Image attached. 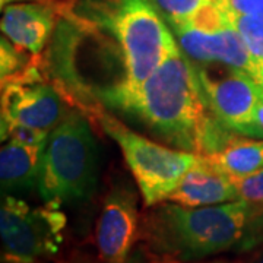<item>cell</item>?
<instances>
[{
    "label": "cell",
    "mask_w": 263,
    "mask_h": 263,
    "mask_svg": "<svg viewBox=\"0 0 263 263\" xmlns=\"http://www.w3.org/2000/svg\"><path fill=\"white\" fill-rule=\"evenodd\" d=\"M95 107L133 119L173 148L200 157L221 151L240 136L212 113L195 63L180 47L138 88L103 95Z\"/></svg>",
    "instance_id": "1"
},
{
    "label": "cell",
    "mask_w": 263,
    "mask_h": 263,
    "mask_svg": "<svg viewBox=\"0 0 263 263\" xmlns=\"http://www.w3.org/2000/svg\"><path fill=\"white\" fill-rule=\"evenodd\" d=\"M60 15L105 38L122 60V84L95 94L88 110L103 95L138 88L180 47L152 0H73L60 5Z\"/></svg>",
    "instance_id": "2"
},
{
    "label": "cell",
    "mask_w": 263,
    "mask_h": 263,
    "mask_svg": "<svg viewBox=\"0 0 263 263\" xmlns=\"http://www.w3.org/2000/svg\"><path fill=\"white\" fill-rule=\"evenodd\" d=\"M260 212L245 200L202 208L165 200L142 215L139 246L176 263L199 262L233 249L246 252Z\"/></svg>",
    "instance_id": "3"
},
{
    "label": "cell",
    "mask_w": 263,
    "mask_h": 263,
    "mask_svg": "<svg viewBox=\"0 0 263 263\" xmlns=\"http://www.w3.org/2000/svg\"><path fill=\"white\" fill-rule=\"evenodd\" d=\"M100 180V148L88 114L73 108L48 135L38 195L44 202L81 205L94 197Z\"/></svg>",
    "instance_id": "4"
},
{
    "label": "cell",
    "mask_w": 263,
    "mask_h": 263,
    "mask_svg": "<svg viewBox=\"0 0 263 263\" xmlns=\"http://www.w3.org/2000/svg\"><path fill=\"white\" fill-rule=\"evenodd\" d=\"M86 114L97 120L105 135L119 145L141 192L145 208L165 202L183 176L200 158V155L193 152L168 148L151 141L101 107L91 108Z\"/></svg>",
    "instance_id": "5"
},
{
    "label": "cell",
    "mask_w": 263,
    "mask_h": 263,
    "mask_svg": "<svg viewBox=\"0 0 263 263\" xmlns=\"http://www.w3.org/2000/svg\"><path fill=\"white\" fill-rule=\"evenodd\" d=\"M67 216L59 202L31 206L6 195L0 208L2 263H41L56 256L65 243Z\"/></svg>",
    "instance_id": "6"
},
{
    "label": "cell",
    "mask_w": 263,
    "mask_h": 263,
    "mask_svg": "<svg viewBox=\"0 0 263 263\" xmlns=\"http://www.w3.org/2000/svg\"><path fill=\"white\" fill-rule=\"evenodd\" d=\"M2 126L18 124L50 132L73 108L69 98L43 70L41 56L18 75L2 81Z\"/></svg>",
    "instance_id": "7"
},
{
    "label": "cell",
    "mask_w": 263,
    "mask_h": 263,
    "mask_svg": "<svg viewBox=\"0 0 263 263\" xmlns=\"http://www.w3.org/2000/svg\"><path fill=\"white\" fill-rule=\"evenodd\" d=\"M199 84L215 117L235 135L263 141L256 111L263 95L250 76L219 63L197 65Z\"/></svg>",
    "instance_id": "8"
},
{
    "label": "cell",
    "mask_w": 263,
    "mask_h": 263,
    "mask_svg": "<svg viewBox=\"0 0 263 263\" xmlns=\"http://www.w3.org/2000/svg\"><path fill=\"white\" fill-rule=\"evenodd\" d=\"M141 218L138 195L126 181H119L104 197L95 227V245L103 263H126L139 241Z\"/></svg>",
    "instance_id": "9"
},
{
    "label": "cell",
    "mask_w": 263,
    "mask_h": 263,
    "mask_svg": "<svg viewBox=\"0 0 263 263\" xmlns=\"http://www.w3.org/2000/svg\"><path fill=\"white\" fill-rule=\"evenodd\" d=\"M60 5L50 2H19L2 9V34L16 47L41 56L53 35Z\"/></svg>",
    "instance_id": "10"
},
{
    "label": "cell",
    "mask_w": 263,
    "mask_h": 263,
    "mask_svg": "<svg viewBox=\"0 0 263 263\" xmlns=\"http://www.w3.org/2000/svg\"><path fill=\"white\" fill-rule=\"evenodd\" d=\"M167 200L186 208H202L235 202L238 196L234 181L200 157Z\"/></svg>",
    "instance_id": "11"
},
{
    "label": "cell",
    "mask_w": 263,
    "mask_h": 263,
    "mask_svg": "<svg viewBox=\"0 0 263 263\" xmlns=\"http://www.w3.org/2000/svg\"><path fill=\"white\" fill-rule=\"evenodd\" d=\"M0 151L2 195L31 192L38 186L44 145H27L8 139Z\"/></svg>",
    "instance_id": "12"
},
{
    "label": "cell",
    "mask_w": 263,
    "mask_h": 263,
    "mask_svg": "<svg viewBox=\"0 0 263 263\" xmlns=\"http://www.w3.org/2000/svg\"><path fill=\"white\" fill-rule=\"evenodd\" d=\"M203 158L231 180L241 179L263 168V141L235 136L226 148Z\"/></svg>",
    "instance_id": "13"
},
{
    "label": "cell",
    "mask_w": 263,
    "mask_h": 263,
    "mask_svg": "<svg viewBox=\"0 0 263 263\" xmlns=\"http://www.w3.org/2000/svg\"><path fill=\"white\" fill-rule=\"evenodd\" d=\"M227 12H228V16L231 19L233 25L238 31V34L241 35L246 46L249 48V53L253 57L256 70H257L256 84L263 95V18L237 15L230 9H227Z\"/></svg>",
    "instance_id": "14"
},
{
    "label": "cell",
    "mask_w": 263,
    "mask_h": 263,
    "mask_svg": "<svg viewBox=\"0 0 263 263\" xmlns=\"http://www.w3.org/2000/svg\"><path fill=\"white\" fill-rule=\"evenodd\" d=\"M37 56L16 47L5 35L0 40V79L5 81L8 78L18 75L24 69H27L31 62Z\"/></svg>",
    "instance_id": "15"
},
{
    "label": "cell",
    "mask_w": 263,
    "mask_h": 263,
    "mask_svg": "<svg viewBox=\"0 0 263 263\" xmlns=\"http://www.w3.org/2000/svg\"><path fill=\"white\" fill-rule=\"evenodd\" d=\"M168 25L183 24L193 18L212 0H152Z\"/></svg>",
    "instance_id": "16"
},
{
    "label": "cell",
    "mask_w": 263,
    "mask_h": 263,
    "mask_svg": "<svg viewBox=\"0 0 263 263\" xmlns=\"http://www.w3.org/2000/svg\"><path fill=\"white\" fill-rule=\"evenodd\" d=\"M233 181L238 200H245L249 205L263 212V168Z\"/></svg>",
    "instance_id": "17"
},
{
    "label": "cell",
    "mask_w": 263,
    "mask_h": 263,
    "mask_svg": "<svg viewBox=\"0 0 263 263\" xmlns=\"http://www.w3.org/2000/svg\"><path fill=\"white\" fill-rule=\"evenodd\" d=\"M237 15L263 18V0H218Z\"/></svg>",
    "instance_id": "18"
},
{
    "label": "cell",
    "mask_w": 263,
    "mask_h": 263,
    "mask_svg": "<svg viewBox=\"0 0 263 263\" xmlns=\"http://www.w3.org/2000/svg\"><path fill=\"white\" fill-rule=\"evenodd\" d=\"M126 263H176L165 260V259H161L155 254L149 253L146 249H143L142 246H136L133 250H132L130 256L127 257Z\"/></svg>",
    "instance_id": "19"
},
{
    "label": "cell",
    "mask_w": 263,
    "mask_h": 263,
    "mask_svg": "<svg viewBox=\"0 0 263 263\" xmlns=\"http://www.w3.org/2000/svg\"><path fill=\"white\" fill-rule=\"evenodd\" d=\"M240 263H263V243L262 245L256 246L254 249H252L250 252H247L245 257L241 260H238Z\"/></svg>",
    "instance_id": "20"
},
{
    "label": "cell",
    "mask_w": 263,
    "mask_h": 263,
    "mask_svg": "<svg viewBox=\"0 0 263 263\" xmlns=\"http://www.w3.org/2000/svg\"><path fill=\"white\" fill-rule=\"evenodd\" d=\"M19 2H50V3H54L53 0H0L2 3V9L8 5H12V3H19Z\"/></svg>",
    "instance_id": "21"
},
{
    "label": "cell",
    "mask_w": 263,
    "mask_h": 263,
    "mask_svg": "<svg viewBox=\"0 0 263 263\" xmlns=\"http://www.w3.org/2000/svg\"><path fill=\"white\" fill-rule=\"evenodd\" d=\"M256 120L259 123V126L263 129V101H260L259 107H257V111H256Z\"/></svg>",
    "instance_id": "22"
},
{
    "label": "cell",
    "mask_w": 263,
    "mask_h": 263,
    "mask_svg": "<svg viewBox=\"0 0 263 263\" xmlns=\"http://www.w3.org/2000/svg\"><path fill=\"white\" fill-rule=\"evenodd\" d=\"M209 263H240V262H227V260H218V262H209Z\"/></svg>",
    "instance_id": "23"
}]
</instances>
